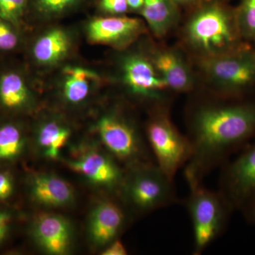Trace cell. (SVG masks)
<instances>
[{"mask_svg":"<svg viewBox=\"0 0 255 255\" xmlns=\"http://www.w3.org/2000/svg\"><path fill=\"white\" fill-rule=\"evenodd\" d=\"M131 167V176L124 178L122 188L135 209L140 212H150L171 205L177 200L174 180L167 177L155 162Z\"/></svg>","mask_w":255,"mask_h":255,"instance_id":"cell-6","label":"cell"},{"mask_svg":"<svg viewBox=\"0 0 255 255\" xmlns=\"http://www.w3.org/2000/svg\"><path fill=\"white\" fill-rule=\"evenodd\" d=\"M34 93L24 75L16 70L0 75V105L12 112L29 110L34 105Z\"/></svg>","mask_w":255,"mask_h":255,"instance_id":"cell-17","label":"cell"},{"mask_svg":"<svg viewBox=\"0 0 255 255\" xmlns=\"http://www.w3.org/2000/svg\"><path fill=\"white\" fill-rule=\"evenodd\" d=\"M219 192L233 211L255 201V137L223 165Z\"/></svg>","mask_w":255,"mask_h":255,"instance_id":"cell-9","label":"cell"},{"mask_svg":"<svg viewBox=\"0 0 255 255\" xmlns=\"http://www.w3.org/2000/svg\"><path fill=\"white\" fill-rule=\"evenodd\" d=\"M96 128L102 143L119 160L130 166L150 162L142 161L149 157L136 127L119 110H112L101 116Z\"/></svg>","mask_w":255,"mask_h":255,"instance_id":"cell-7","label":"cell"},{"mask_svg":"<svg viewBox=\"0 0 255 255\" xmlns=\"http://www.w3.org/2000/svg\"><path fill=\"white\" fill-rule=\"evenodd\" d=\"M31 233L37 245L48 254L65 255L71 248V225L60 215H38L32 226Z\"/></svg>","mask_w":255,"mask_h":255,"instance_id":"cell-14","label":"cell"},{"mask_svg":"<svg viewBox=\"0 0 255 255\" xmlns=\"http://www.w3.org/2000/svg\"><path fill=\"white\" fill-rule=\"evenodd\" d=\"M190 11L183 28V41L197 60L252 46L243 40L236 7L227 0H208Z\"/></svg>","mask_w":255,"mask_h":255,"instance_id":"cell-2","label":"cell"},{"mask_svg":"<svg viewBox=\"0 0 255 255\" xmlns=\"http://www.w3.org/2000/svg\"><path fill=\"white\" fill-rule=\"evenodd\" d=\"M206 1L208 0H172L174 4L181 10L186 9L189 11Z\"/></svg>","mask_w":255,"mask_h":255,"instance_id":"cell-30","label":"cell"},{"mask_svg":"<svg viewBox=\"0 0 255 255\" xmlns=\"http://www.w3.org/2000/svg\"><path fill=\"white\" fill-rule=\"evenodd\" d=\"M241 211L247 221L255 225V201L245 206Z\"/></svg>","mask_w":255,"mask_h":255,"instance_id":"cell-31","label":"cell"},{"mask_svg":"<svg viewBox=\"0 0 255 255\" xmlns=\"http://www.w3.org/2000/svg\"><path fill=\"white\" fill-rule=\"evenodd\" d=\"M253 52H254V54H255V43L254 45H253Z\"/></svg>","mask_w":255,"mask_h":255,"instance_id":"cell-33","label":"cell"},{"mask_svg":"<svg viewBox=\"0 0 255 255\" xmlns=\"http://www.w3.org/2000/svg\"><path fill=\"white\" fill-rule=\"evenodd\" d=\"M57 81L62 99L73 106L85 103L103 82L95 70L73 64L63 66Z\"/></svg>","mask_w":255,"mask_h":255,"instance_id":"cell-13","label":"cell"},{"mask_svg":"<svg viewBox=\"0 0 255 255\" xmlns=\"http://www.w3.org/2000/svg\"><path fill=\"white\" fill-rule=\"evenodd\" d=\"M97 7L103 16H124L130 12L127 0H98Z\"/></svg>","mask_w":255,"mask_h":255,"instance_id":"cell-26","label":"cell"},{"mask_svg":"<svg viewBox=\"0 0 255 255\" xmlns=\"http://www.w3.org/2000/svg\"><path fill=\"white\" fill-rule=\"evenodd\" d=\"M145 52L169 90L187 92L194 89V73L179 51L174 48L150 46Z\"/></svg>","mask_w":255,"mask_h":255,"instance_id":"cell-12","label":"cell"},{"mask_svg":"<svg viewBox=\"0 0 255 255\" xmlns=\"http://www.w3.org/2000/svg\"><path fill=\"white\" fill-rule=\"evenodd\" d=\"M145 21L124 16H102L90 18L85 35L92 44L104 45L122 51L145 33Z\"/></svg>","mask_w":255,"mask_h":255,"instance_id":"cell-10","label":"cell"},{"mask_svg":"<svg viewBox=\"0 0 255 255\" xmlns=\"http://www.w3.org/2000/svg\"><path fill=\"white\" fill-rule=\"evenodd\" d=\"M119 81L130 95L157 105L164 104L167 84L143 51H130L119 62Z\"/></svg>","mask_w":255,"mask_h":255,"instance_id":"cell-8","label":"cell"},{"mask_svg":"<svg viewBox=\"0 0 255 255\" xmlns=\"http://www.w3.org/2000/svg\"><path fill=\"white\" fill-rule=\"evenodd\" d=\"M128 251L125 246L118 239L112 241L106 246L102 255H127Z\"/></svg>","mask_w":255,"mask_h":255,"instance_id":"cell-28","label":"cell"},{"mask_svg":"<svg viewBox=\"0 0 255 255\" xmlns=\"http://www.w3.org/2000/svg\"><path fill=\"white\" fill-rule=\"evenodd\" d=\"M29 11V0H0V18L18 28Z\"/></svg>","mask_w":255,"mask_h":255,"instance_id":"cell-24","label":"cell"},{"mask_svg":"<svg viewBox=\"0 0 255 255\" xmlns=\"http://www.w3.org/2000/svg\"><path fill=\"white\" fill-rule=\"evenodd\" d=\"M88 0H29V11L38 20L48 21L63 17L86 4Z\"/></svg>","mask_w":255,"mask_h":255,"instance_id":"cell-21","label":"cell"},{"mask_svg":"<svg viewBox=\"0 0 255 255\" xmlns=\"http://www.w3.org/2000/svg\"><path fill=\"white\" fill-rule=\"evenodd\" d=\"M130 12L140 14L143 7V0H127Z\"/></svg>","mask_w":255,"mask_h":255,"instance_id":"cell-32","label":"cell"},{"mask_svg":"<svg viewBox=\"0 0 255 255\" xmlns=\"http://www.w3.org/2000/svg\"><path fill=\"white\" fill-rule=\"evenodd\" d=\"M187 207L194 233L193 254L200 255L221 235L233 210L221 193L211 190L203 182L190 183Z\"/></svg>","mask_w":255,"mask_h":255,"instance_id":"cell-4","label":"cell"},{"mask_svg":"<svg viewBox=\"0 0 255 255\" xmlns=\"http://www.w3.org/2000/svg\"><path fill=\"white\" fill-rule=\"evenodd\" d=\"M227 1H230V0H227Z\"/></svg>","mask_w":255,"mask_h":255,"instance_id":"cell-34","label":"cell"},{"mask_svg":"<svg viewBox=\"0 0 255 255\" xmlns=\"http://www.w3.org/2000/svg\"><path fill=\"white\" fill-rule=\"evenodd\" d=\"M221 98L198 104L189 113L192 155L184 170L188 184L203 182L206 174L255 137V97Z\"/></svg>","mask_w":255,"mask_h":255,"instance_id":"cell-1","label":"cell"},{"mask_svg":"<svg viewBox=\"0 0 255 255\" xmlns=\"http://www.w3.org/2000/svg\"><path fill=\"white\" fill-rule=\"evenodd\" d=\"M235 7L241 36L253 46L255 43V0H240Z\"/></svg>","mask_w":255,"mask_h":255,"instance_id":"cell-23","label":"cell"},{"mask_svg":"<svg viewBox=\"0 0 255 255\" xmlns=\"http://www.w3.org/2000/svg\"><path fill=\"white\" fill-rule=\"evenodd\" d=\"M31 194L33 200L49 207L68 206L74 201L73 187L66 181L53 174H38L33 178Z\"/></svg>","mask_w":255,"mask_h":255,"instance_id":"cell-18","label":"cell"},{"mask_svg":"<svg viewBox=\"0 0 255 255\" xmlns=\"http://www.w3.org/2000/svg\"><path fill=\"white\" fill-rule=\"evenodd\" d=\"M70 127L58 119H49L42 122L36 133L37 142L50 159H55L71 136Z\"/></svg>","mask_w":255,"mask_h":255,"instance_id":"cell-20","label":"cell"},{"mask_svg":"<svg viewBox=\"0 0 255 255\" xmlns=\"http://www.w3.org/2000/svg\"><path fill=\"white\" fill-rule=\"evenodd\" d=\"M21 128L12 123L0 125V162L12 160L21 155L24 147Z\"/></svg>","mask_w":255,"mask_h":255,"instance_id":"cell-22","label":"cell"},{"mask_svg":"<svg viewBox=\"0 0 255 255\" xmlns=\"http://www.w3.org/2000/svg\"><path fill=\"white\" fill-rule=\"evenodd\" d=\"M18 28L0 18V51H11L20 43Z\"/></svg>","mask_w":255,"mask_h":255,"instance_id":"cell-25","label":"cell"},{"mask_svg":"<svg viewBox=\"0 0 255 255\" xmlns=\"http://www.w3.org/2000/svg\"><path fill=\"white\" fill-rule=\"evenodd\" d=\"M206 78L226 99L255 97V56L253 46L214 58L198 60Z\"/></svg>","mask_w":255,"mask_h":255,"instance_id":"cell-3","label":"cell"},{"mask_svg":"<svg viewBox=\"0 0 255 255\" xmlns=\"http://www.w3.org/2000/svg\"><path fill=\"white\" fill-rule=\"evenodd\" d=\"M67 163L70 168L97 185L113 189L122 188L123 184V171L112 157L101 152H88Z\"/></svg>","mask_w":255,"mask_h":255,"instance_id":"cell-15","label":"cell"},{"mask_svg":"<svg viewBox=\"0 0 255 255\" xmlns=\"http://www.w3.org/2000/svg\"><path fill=\"white\" fill-rule=\"evenodd\" d=\"M74 47L75 40L70 30L62 26H51L35 38L30 55L38 68H55L70 58Z\"/></svg>","mask_w":255,"mask_h":255,"instance_id":"cell-11","label":"cell"},{"mask_svg":"<svg viewBox=\"0 0 255 255\" xmlns=\"http://www.w3.org/2000/svg\"><path fill=\"white\" fill-rule=\"evenodd\" d=\"M14 191L12 177L7 172H0V201L7 199Z\"/></svg>","mask_w":255,"mask_h":255,"instance_id":"cell-27","label":"cell"},{"mask_svg":"<svg viewBox=\"0 0 255 255\" xmlns=\"http://www.w3.org/2000/svg\"><path fill=\"white\" fill-rule=\"evenodd\" d=\"M11 216L6 211H0V244L2 243L9 231Z\"/></svg>","mask_w":255,"mask_h":255,"instance_id":"cell-29","label":"cell"},{"mask_svg":"<svg viewBox=\"0 0 255 255\" xmlns=\"http://www.w3.org/2000/svg\"><path fill=\"white\" fill-rule=\"evenodd\" d=\"M125 222L126 215L120 206L110 200L101 201L90 215V238L97 246H107L117 239Z\"/></svg>","mask_w":255,"mask_h":255,"instance_id":"cell-16","label":"cell"},{"mask_svg":"<svg viewBox=\"0 0 255 255\" xmlns=\"http://www.w3.org/2000/svg\"><path fill=\"white\" fill-rule=\"evenodd\" d=\"M181 9L172 0H143L140 15L155 36L162 38L175 27Z\"/></svg>","mask_w":255,"mask_h":255,"instance_id":"cell-19","label":"cell"},{"mask_svg":"<svg viewBox=\"0 0 255 255\" xmlns=\"http://www.w3.org/2000/svg\"><path fill=\"white\" fill-rule=\"evenodd\" d=\"M146 125V136L155 163L174 180L192 155L189 137L182 135L171 120L164 104L155 105Z\"/></svg>","mask_w":255,"mask_h":255,"instance_id":"cell-5","label":"cell"}]
</instances>
